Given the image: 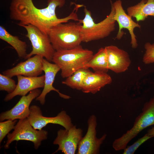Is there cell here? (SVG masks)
I'll return each instance as SVG.
<instances>
[{
    "instance_id": "obj_1",
    "label": "cell",
    "mask_w": 154,
    "mask_h": 154,
    "mask_svg": "<svg viewBox=\"0 0 154 154\" xmlns=\"http://www.w3.org/2000/svg\"><path fill=\"white\" fill-rule=\"evenodd\" d=\"M10 11L11 19L19 21L17 24L19 26L31 25L48 35L51 28L54 26L70 20L78 21L79 19L77 11L74 9L67 17L55 18L51 15L47 7L38 8L32 0H12Z\"/></svg>"
},
{
    "instance_id": "obj_2",
    "label": "cell",
    "mask_w": 154,
    "mask_h": 154,
    "mask_svg": "<svg viewBox=\"0 0 154 154\" xmlns=\"http://www.w3.org/2000/svg\"><path fill=\"white\" fill-rule=\"evenodd\" d=\"M93 55L92 50L80 45L70 49L55 51L52 61L60 67L62 77L66 78L78 70L85 68Z\"/></svg>"
},
{
    "instance_id": "obj_3",
    "label": "cell",
    "mask_w": 154,
    "mask_h": 154,
    "mask_svg": "<svg viewBox=\"0 0 154 154\" xmlns=\"http://www.w3.org/2000/svg\"><path fill=\"white\" fill-rule=\"evenodd\" d=\"M111 4L110 14L98 23L95 22L91 11L85 6L84 9V17L78 21L82 24L81 31L82 42H88L104 38L114 31L116 22L114 18L115 10L112 3Z\"/></svg>"
},
{
    "instance_id": "obj_4",
    "label": "cell",
    "mask_w": 154,
    "mask_h": 154,
    "mask_svg": "<svg viewBox=\"0 0 154 154\" xmlns=\"http://www.w3.org/2000/svg\"><path fill=\"white\" fill-rule=\"evenodd\" d=\"M82 25L79 22H68L52 27L48 35L55 50H68L80 45Z\"/></svg>"
},
{
    "instance_id": "obj_5",
    "label": "cell",
    "mask_w": 154,
    "mask_h": 154,
    "mask_svg": "<svg viewBox=\"0 0 154 154\" xmlns=\"http://www.w3.org/2000/svg\"><path fill=\"white\" fill-rule=\"evenodd\" d=\"M153 125H154V96L144 104L142 112L136 118L132 127L114 141L113 148L116 151L123 150L140 132Z\"/></svg>"
},
{
    "instance_id": "obj_6",
    "label": "cell",
    "mask_w": 154,
    "mask_h": 154,
    "mask_svg": "<svg viewBox=\"0 0 154 154\" xmlns=\"http://www.w3.org/2000/svg\"><path fill=\"white\" fill-rule=\"evenodd\" d=\"M14 131L7 135V140L4 145L8 149L10 144L16 141H29L33 143L35 148L37 149L42 141L47 138L48 132L43 129H35L30 123L27 118L19 119L14 127Z\"/></svg>"
},
{
    "instance_id": "obj_7",
    "label": "cell",
    "mask_w": 154,
    "mask_h": 154,
    "mask_svg": "<svg viewBox=\"0 0 154 154\" xmlns=\"http://www.w3.org/2000/svg\"><path fill=\"white\" fill-rule=\"evenodd\" d=\"M26 30L25 35L30 40L32 50L28 54L25 59L34 55L40 56L48 61H52L55 50L51 42L48 34H46L36 27L31 25H21Z\"/></svg>"
},
{
    "instance_id": "obj_8",
    "label": "cell",
    "mask_w": 154,
    "mask_h": 154,
    "mask_svg": "<svg viewBox=\"0 0 154 154\" xmlns=\"http://www.w3.org/2000/svg\"><path fill=\"white\" fill-rule=\"evenodd\" d=\"M30 110V114L27 118L35 129L41 130L49 123L59 125L66 129L74 126L71 118L64 110L60 112L56 116L46 117L42 115L40 108L36 105L31 106Z\"/></svg>"
},
{
    "instance_id": "obj_9",
    "label": "cell",
    "mask_w": 154,
    "mask_h": 154,
    "mask_svg": "<svg viewBox=\"0 0 154 154\" xmlns=\"http://www.w3.org/2000/svg\"><path fill=\"white\" fill-rule=\"evenodd\" d=\"M87 132L79 143L77 153L99 154L100 146L106 138L107 135L104 134L100 138L97 137V118L94 115L90 116L87 121Z\"/></svg>"
},
{
    "instance_id": "obj_10",
    "label": "cell",
    "mask_w": 154,
    "mask_h": 154,
    "mask_svg": "<svg viewBox=\"0 0 154 154\" xmlns=\"http://www.w3.org/2000/svg\"><path fill=\"white\" fill-rule=\"evenodd\" d=\"M83 137V130L74 125L69 129H60L53 143L58 145L56 153L59 151L65 154H75Z\"/></svg>"
},
{
    "instance_id": "obj_11",
    "label": "cell",
    "mask_w": 154,
    "mask_h": 154,
    "mask_svg": "<svg viewBox=\"0 0 154 154\" xmlns=\"http://www.w3.org/2000/svg\"><path fill=\"white\" fill-rule=\"evenodd\" d=\"M111 3L115 10L114 18L118 23L119 26L116 38L118 40L121 39L124 34L122 29H126L128 31L131 36V44L132 47L133 48H137L138 44L136 36L134 33V29L136 27L140 29L141 25L134 22L132 19V17L125 12L122 6L121 0H116L113 3Z\"/></svg>"
},
{
    "instance_id": "obj_12",
    "label": "cell",
    "mask_w": 154,
    "mask_h": 154,
    "mask_svg": "<svg viewBox=\"0 0 154 154\" xmlns=\"http://www.w3.org/2000/svg\"><path fill=\"white\" fill-rule=\"evenodd\" d=\"M44 58L39 55L27 59L21 62L15 67L4 71L3 74L11 78L21 75L27 77H36L41 74L42 71Z\"/></svg>"
},
{
    "instance_id": "obj_13",
    "label": "cell",
    "mask_w": 154,
    "mask_h": 154,
    "mask_svg": "<svg viewBox=\"0 0 154 154\" xmlns=\"http://www.w3.org/2000/svg\"><path fill=\"white\" fill-rule=\"evenodd\" d=\"M41 93L40 90L36 89L30 92L27 95L22 96L12 109L0 114V121H2L6 119L14 120L27 118L30 114L29 106L31 103Z\"/></svg>"
},
{
    "instance_id": "obj_14",
    "label": "cell",
    "mask_w": 154,
    "mask_h": 154,
    "mask_svg": "<svg viewBox=\"0 0 154 154\" xmlns=\"http://www.w3.org/2000/svg\"><path fill=\"white\" fill-rule=\"evenodd\" d=\"M105 48L107 54L109 70L119 73L128 69L131 60L127 52L114 45L108 46Z\"/></svg>"
},
{
    "instance_id": "obj_15",
    "label": "cell",
    "mask_w": 154,
    "mask_h": 154,
    "mask_svg": "<svg viewBox=\"0 0 154 154\" xmlns=\"http://www.w3.org/2000/svg\"><path fill=\"white\" fill-rule=\"evenodd\" d=\"M60 70V67L55 63H51L46 59L43 60L42 70L45 73L44 85V88L40 94L36 98L42 105L44 104L46 95L50 91L56 92L59 96L64 99H68L70 97L60 92L53 86L55 77L57 73Z\"/></svg>"
},
{
    "instance_id": "obj_16",
    "label": "cell",
    "mask_w": 154,
    "mask_h": 154,
    "mask_svg": "<svg viewBox=\"0 0 154 154\" xmlns=\"http://www.w3.org/2000/svg\"><path fill=\"white\" fill-rule=\"evenodd\" d=\"M17 76L18 82L16 87L13 92L6 95L4 99L6 102L11 100L17 96H25L29 92L44 87V75L39 77H27L21 75Z\"/></svg>"
},
{
    "instance_id": "obj_17",
    "label": "cell",
    "mask_w": 154,
    "mask_h": 154,
    "mask_svg": "<svg viewBox=\"0 0 154 154\" xmlns=\"http://www.w3.org/2000/svg\"><path fill=\"white\" fill-rule=\"evenodd\" d=\"M112 82L111 77L107 73L91 71L85 78L81 90L84 93L95 94Z\"/></svg>"
},
{
    "instance_id": "obj_18",
    "label": "cell",
    "mask_w": 154,
    "mask_h": 154,
    "mask_svg": "<svg viewBox=\"0 0 154 154\" xmlns=\"http://www.w3.org/2000/svg\"><path fill=\"white\" fill-rule=\"evenodd\" d=\"M127 14L137 22L143 21L149 16H154V0H141L127 9Z\"/></svg>"
},
{
    "instance_id": "obj_19",
    "label": "cell",
    "mask_w": 154,
    "mask_h": 154,
    "mask_svg": "<svg viewBox=\"0 0 154 154\" xmlns=\"http://www.w3.org/2000/svg\"><path fill=\"white\" fill-rule=\"evenodd\" d=\"M0 38L12 46L19 57L25 58L27 54V44L25 42L20 40L17 36L10 34L2 25L0 26Z\"/></svg>"
},
{
    "instance_id": "obj_20",
    "label": "cell",
    "mask_w": 154,
    "mask_h": 154,
    "mask_svg": "<svg viewBox=\"0 0 154 154\" xmlns=\"http://www.w3.org/2000/svg\"><path fill=\"white\" fill-rule=\"evenodd\" d=\"M85 68H91L94 72L107 73L109 70L107 54L105 47L99 49L85 65Z\"/></svg>"
},
{
    "instance_id": "obj_21",
    "label": "cell",
    "mask_w": 154,
    "mask_h": 154,
    "mask_svg": "<svg viewBox=\"0 0 154 154\" xmlns=\"http://www.w3.org/2000/svg\"><path fill=\"white\" fill-rule=\"evenodd\" d=\"M91 71L89 68L80 69L62 82V83L73 89L81 90L83 81L87 75Z\"/></svg>"
},
{
    "instance_id": "obj_22",
    "label": "cell",
    "mask_w": 154,
    "mask_h": 154,
    "mask_svg": "<svg viewBox=\"0 0 154 154\" xmlns=\"http://www.w3.org/2000/svg\"><path fill=\"white\" fill-rule=\"evenodd\" d=\"M17 85L15 81L11 78L2 74H0V90L7 92L8 93L13 92Z\"/></svg>"
},
{
    "instance_id": "obj_23",
    "label": "cell",
    "mask_w": 154,
    "mask_h": 154,
    "mask_svg": "<svg viewBox=\"0 0 154 154\" xmlns=\"http://www.w3.org/2000/svg\"><path fill=\"white\" fill-rule=\"evenodd\" d=\"M17 120L8 119L0 123V143L9 132L14 129L16 124Z\"/></svg>"
},
{
    "instance_id": "obj_24",
    "label": "cell",
    "mask_w": 154,
    "mask_h": 154,
    "mask_svg": "<svg viewBox=\"0 0 154 154\" xmlns=\"http://www.w3.org/2000/svg\"><path fill=\"white\" fill-rule=\"evenodd\" d=\"M153 137L148 135L147 133L138 139L131 145L127 146L123 150V154H133L142 144L149 139Z\"/></svg>"
},
{
    "instance_id": "obj_25",
    "label": "cell",
    "mask_w": 154,
    "mask_h": 154,
    "mask_svg": "<svg viewBox=\"0 0 154 154\" xmlns=\"http://www.w3.org/2000/svg\"><path fill=\"white\" fill-rule=\"evenodd\" d=\"M145 53L143 58V61L145 64L154 62V43L147 42L144 45Z\"/></svg>"
},
{
    "instance_id": "obj_26",
    "label": "cell",
    "mask_w": 154,
    "mask_h": 154,
    "mask_svg": "<svg viewBox=\"0 0 154 154\" xmlns=\"http://www.w3.org/2000/svg\"><path fill=\"white\" fill-rule=\"evenodd\" d=\"M65 3V0H48L47 7L51 15L54 17H58L55 11L56 8L62 7Z\"/></svg>"
},
{
    "instance_id": "obj_27",
    "label": "cell",
    "mask_w": 154,
    "mask_h": 154,
    "mask_svg": "<svg viewBox=\"0 0 154 154\" xmlns=\"http://www.w3.org/2000/svg\"><path fill=\"white\" fill-rule=\"evenodd\" d=\"M147 134L151 136L154 137V127H153L147 131Z\"/></svg>"
}]
</instances>
